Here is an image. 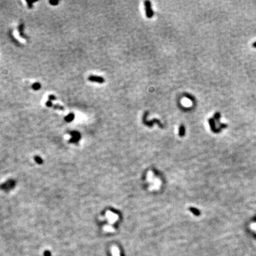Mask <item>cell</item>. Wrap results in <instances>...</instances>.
<instances>
[{
	"label": "cell",
	"mask_w": 256,
	"mask_h": 256,
	"mask_svg": "<svg viewBox=\"0 0 256 256\" xmlns=\"http://www.w3.org/2000/svg\"><path fill=\"white\" fill-rule=\"evenodd\" d=\"M45 104H46V106L47 107H53V108H54L56 110H64V107H63L62 106L59 105V104H53L51 101L50 100L47 101L46 102V103H45Z\"/></svg>",
	"instance_id": "cell-5"
},
{
	"label": "cell",
	"mask_w": 256,
	"mask_h": 256,
	"mask_svg": "<svg viewBox=\"0 0 256 256\" xmlns=\"http://www.w3.org/2000/svg\"><path fill=\"white\" fill-rule=\"evenodd\" d=\"M220 118H221V113H219V112H216V113H215V114L214 115V117H213V119L215 120V121H216L217 122H219V120H220ZM221 123H219V124H220Z\"/></svg>",
	"instance_id": "cell-12"
},
{
	"label": "cell",
	"mask_w": 256,
	"mask_h": 256,
	"mask_svg": "<svg viewBox=\"0 0 256 256\" xmlns=\"http://www.w3.org/2000/svg\"><path fill=\"white\" fill-rule=\"evenodd\" d=\"M48 98H49V100L50 101L56 100V97H55L54 95H52V94H50V95H49Z\"/></svg>",
	"instance_id": "cell-15"
},
{
	"label": "cell",
	"mask_w": 256,
	"mask_h": 256,
	"mask_svg": "<svg viewBox=\"0 0 256 256\" xmlns=\"http://www.w3.org/2000/svg\"><path fill=\"white\" fill-rule=\"evenodd\" d=\"M185 134V128L183 125H181L179 128V135L181 136H183Z\"/></svg>",
	"instance_id": "cell-11"
},
{
	"label": "cell",
	"mask_w": 256,
	"mask_h": 256,
	"mask_svg": "<svg viewBox=\"0 0 256 256\" xmlns=\"http://www.w3.org/2000/svg\"><path fill=\"white\" fill-rule=\"evenodd\" d=\"M208 121H209V125H210V128H211L213 132H218L220 131V129H218L216 128L215 121V120L213 119V118L209 119Z\"/></svg>",
	"instance_id": "cell-6"
},
{
	"label": "cell",
	"mask_w": 256,
	"mask_h": 256,
	"mask_svg": "<svg viewBox=\"0 0 256 256\" xmlns=\"http://www.w3.org/2000/svg\"><path fill=\"white\" fill-rule=\"evenodd\" d=\"M186 97L187 98H188V99H189L190 100H191L193 101H194V98L192 96V95H190V94H186Z\"/></svg>",
	"instance_id": "cell-18"
},
{
	"label": "cell",
	"mask_w": 256,
	"mask_h": 256,
	"mask_svg": "<svg viewBox=\"0 0 256 256\" xmlns=\"http://www.w3.org/2000/svg\"><path fill=\"white\" fill-rule=\"evenodd\" d=\"M253 46H254V47H256V42H254V43H253Z\"/></svg>",
	"instance_id": "cell-19"
},
{
	"label": "cell",
	"mask_w": 256,
	"mask_h": 256,
	"mask_svg": "<svg viewBox=\"0 0 256 256\" xmlns=\"http://www.w3.org/2000/svg\"><path fill=\"white\" fill-rule=\"evenodd\" d=\"M71 138L70 139V142L72 143H75L80 141L81 139V134L80 132L77 131H73L71 132Z\"/></svg>",
	"instance_id": "cell-3"
},
{
	"label": "cell",
	"mask_w": 256,
	"mask_h": 256,
	"mask_svg": "<svg viewBox=\"0 0 256 256\" xmlns=\"http://www.w3.org/2000/svg\"><path fill=\"white\" fill-rule=\"evenodd\" d=\"M40 88H41V84L39 83V82H35V83H34L33 85H32V88H33V90H36V91H37V90H39V89H40Z\"/></svg>",
	"instance_id": "cell-10"
},
{
	"label": "cell",
	"mask_w": 256,
	"mask_h": 256,
	"mask_svg": "<svg viewBox=\"0 0 256 256\" xmlns=\"http://www.w3.org/2000/svg\"><path fill=\"white\" fill-rule=\"evenodd\" d=\"M49 3L51 5H52V6H56V5L58 4V3H59V1H54V0H53V1H49Z\"/></svg>",
	"instance_id": "cell-16"
},
{
	"label": "cell",
	"mask_w": 256,
	"mask_h": 256,
	"mask_svg": "<svg viewBox=\"0 0 256 256\" xmlns=\"http://www.w3.org/2000/svg\"><path fill=\"white\" fill-rule=\"evenodd\" d=\"M34 160L37 164H41L43 163V160L41 157H40L39 156H36V157L34 158Z\"/></svg>",
	"instance_id": "cell-13"
},
{
	"label": "cell",
	"mask_w": 256,
	"mask_h": 256,
	"mask_svg": "<svg viewBox=\"0 0 256 256\" xmlns=\"http://www.w3.org/2000/svg\"><path fill=\"white\" fill-rule=\"evenodd\" d=\"M15 183L14 182V180H10L7 181L6 183H3L1 186V189L2 190H11L12 189H13L15 186Z\"/></svg>",
	"instance_id": "cell-2"
},
{
	"label": "cell",
	"mask_w": 256,
	"mask_h": 256,
	"mask_svg": "<svg viewBox=\"0 0 256 256\" xmlns=\"http://www.w3.org/2000/svg\"><path fill=\"white\" fill-rule=\"evenodd\" d=\"M27 2V6H28V8H32L33 7V4H34V1H26Z\"/></svg>",
	"instance_id": "cell-14"
},
{
	"label": "cell",
	"mask_w": 256,
	"mask_h": 256,
	"mask_svg": "<svg viewBox=\"0 0 256 256\" xmlns=\"http://www.w3.org/2000/svg\"><path fill=\"white\" fill-rule=\"evenodd\" d=\"M44 256H51V253L49 250H46L44 252Z\"/></svg>",
	"instance_id": "cell-17"
},
{
	"label": "cell",
	"mask_w": 256,
	"mask_h": 256,
	"mask_svg": "<svg viewBox=\"0 0 256 256\" xmlns=\"http://www.w3.org/2000/svg\"><path fill=\"white\" fill-rule=\"evenodd\" d=\"M75 118V115L73 113H70L68 114L67 116H65V121L67 122H71Z\"/></svg>",
	"instance_id": "cell-9"
},
{
	"label": "cell",
	"mask_w": 256,
	"mask_h": 256,
	"mask_svg": "<svg viewBox=\"0 0 256 256\" xmlns=\"http://www.w3.org/2000/svg\"><path fill=\"white\" fill-rule=\"evenodd\" d=\"M145 7L146 15L148 18H152L154 16V11L151 8V3L149 1H145L144 2Z\"/></svg>",
	"instance_id": "cell-1"
},
{
	"label": "cell",
	"mask_w": 256,
	"mask_h": 256,
	"mask_svg": "<svg viewBox=\"0 0 256 256\" xmlns=\"http://www.w3.org/2000/svg\"><path fill=\"white\" fill-rule=\"evenodd\" d=\"M24 24H20V25L19 26V33H20V36H21V37H23V39H27V36L24 34Z\"/></svg>",
	"instance_id": "cell-7"
},
{
	"label": "cell",
	"mask_w": 256,
	"mask_h": 256,
	"mask_svg": "<svg viewBox=\"0 0 256 256\" xmlns=\"http://www.w3.org/2000/svg\"><path fill=\"white\" fill-rule=\"evenodd\" d=\"M143 122L145 123L146 124V125H148V126H152V125H153V123L154 122H156L159 125V126H161V127H162V124L160 123V121L158 119H154L153 121H144V120H143Z\"/></svg>",
	"instance_id": "cell-8"
},
{
	"label": "cell",
	"mask_w": 256,
	"mask_h": 256,
	"mask_svg": "<svg viewBox=\"0 0 256 256\" xmlns=\"http://www.w3.org/2000/svg\"><path fill=\"white\" fill-rule=\"evenodd\" d=\"M88 80L89 81H91V82H97V83L100 84H103L104 83L105 80L101 77H99V76H96V75H90L88 77Z\"/></svg>",
	"instance_id": "cell-4"
}]
</instances>
